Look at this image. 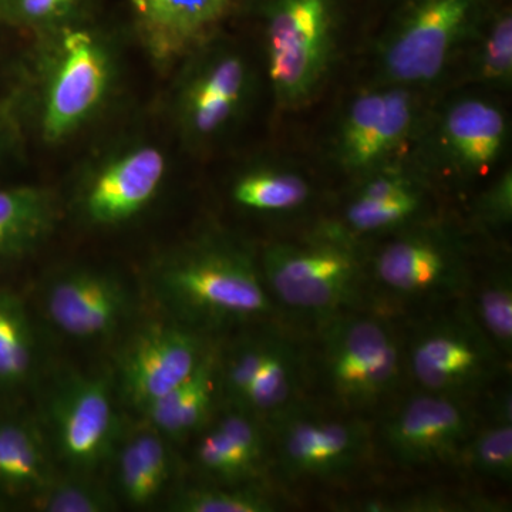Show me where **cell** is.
<instances>
[{
  "label": "cell",
  "mask_w": 512,
  "mask_h": 512,
  "mask_svg": "<svg viewBox=\"0 0 512 512\" xmlns=\"http://www.w3.org/2000/svg\"><path fill=\"white\" fill-rule=\"evenodd\" d=\"M175 70L170 97L175 131L191 151L211 150L251 109L256 89L251 60L220 30L188 52Z\"/></svg>",
  "instance_id": "obj_6"
},
{
  "label": "cell",
  "mask_w": 512,
  "mask_h": 512,
  "mask_svg": "<svg viewBox=\"0 0 512 512\" xmlns=\"http://www.w3.org/2000/svg\"><path fill=\"white\" fill-rule=\"evenodd\" d=\"M141 46L160 69H174L195 46L220 32L239 0H127Z\"/></svg>",
  "instance_id": "obj_19"
},
{
  "label": "cell",
  "mask_w": 512,
  "mask_h": 512,
  "mask_svg": "<svg viewBox=\"0 0 512 512\" xmlns=\"http://www.w3.org/2000/svg\"><path fill=\"white\" fill-rule=\"evenodd\" d=\"M33 116L40 140L62 146L92 126L120 82L116 37L94 18L36 33Z\"/></svg>",
  "instance_id": "obj_2"
},
{
  "label": "cell",
  "mask_w": 512,
  "mask_h": 512,
  "mask_svg": "<svg viewBox=\"0 0 512 512\" xmlns=\"http://www.w3.org/2000/svg\"><path fill=\"white\" fill-rule=\"evenodd\" d=\"M457 463L468 470L498 483L512 481V402L504 392L495 400L491 417L484 426L474 429L464 444Z\"/></svg>",
  "instance_id": "obj_28"
},
{
  "label": "cell",
  "mask_w": 512,
  "mask_h": 512,
  "mask_svg": "<svg viewBox=\"0 0 512 512\" xmlns=\"http://www.w3.org/2000/svg\"><path fill=\"white\" fill-rule=\"evenodd\" d=\"M9 0H0V18L3 19V15H5L6 8H8Z\"/></svg>",
  "instance_id": "obj_35"
},
{
  "label": "cell",
  "mask_w": 512,
  "mask_h": 512,
  "mask_svg": "<svg viewBox=\"0 0 512 512\" xmlns=\"http://www.w3.org/2000/svg\"><path fill=\"white\" fill-rule=\"evenodd\" d=\"M426 93L396 84L372 83L350 97L332 136V157L356 180L406 161L426 117Z\"/></svg>",
  "instance_id": "obj_10"
},
{
  "label": "cell",
  "mask_w": 512,
  "mask_h": 512,
  "mask_svg": "<svg viewBox=\"0 0 512 512\" xmlns=\"http://www.w3.org/2000/svg\"><path fill=\"white\" fill-rule=\"evenodd\" d=\"M96 0H9L3 19L35 33L93 18Z\"/></svg>",
  "instance_id": "obj_32"
},
{
  "label": "cell",
  "mask_w": 512,
  "mask_h": 512,
  "mask_svg": "<svg viewBox=\"0 0 512 512\" xmlns=\"http://www.w3.org/2000/svg\"><path fill=\"white\" fill-rule=\"evenodd\" d=\"M229 200L249 214L292 218L316 200V184L298 165L262 161L239 170L229 184Z\"/></svg>",
  "instance_id": "obj_22"
},
{
  "label": "cell",
  "mask_w": 512,
  "mask_h": 512,
  "mask_svg": "<svg viewBox=\"0 0 512 512\" xmlns=\"http://www.w3.org/2000/svg\"><path fill=\"white\" fill-rule=\"evenodd\" d=\"M221 397L229 407L272 421L305 403L308 365L291 336L268 330L220 349Z\"/></svg>",
  "instance_id": "obj_12"
},
{
  "label": "cell",
  "mask_w": 512,
  "mask_h": 512,
  "mask_svg": "<svg viewBox=\"0 0 512 512\" xmlns=\"http://www.w3.org/2000/svg\"><path fill=\"white\" fill-rule=\"evenodd\" d=\"M493 0H367L363 20L375 23L376 83L417 92L450 79L461 50Z\"/></svg>",
  "instance_id": "obj_4"
},
{
  "label": "cell",
  "mask_w": 512,
  "mask_h": 512,
  "mask_svg": "<svg viewBox=\"0 0 512 512\" xmlns=\"http://www.w3.org/2000/svg\"><path fill=\"white\" fill-rule=\"evenodd\" d=\"M211 346L207 333L178 320L150 323L121 350L117 366L121 397L141 412L183 383Z\"/></svg>",
  "instance_id": "obj_16"
},
{
  "label": "cell",
  "mask_w": 512,
  "mask_h": 512,
  "mask_svg": "<svg viewBox=\"0 0 512 512\" xmlns=\"http://www.w3.org/2000/svg\"><path fill=\"white\" fill-rule=\"evenodd\" d=\"M470 311L485 338L504 359L512 355V276L507 266L485 275L474 291Z\"/></svg>",
  "instance_id": "obj_30"
},
{
  "label": "cell",
  "mask_w": 512,
  "mask_h": 512,
  "mask_svg": "<svg viewBox=\"0 0 512 512\" xmlns=\"http://www.w3.org/2000/svg\"><path fill=\"white\" fill-rule=\"evenodd\" d=\"M164 439L150 427L137 431L121 446L117 481L128 503L137 507L153 504L170 481L171 454Z\"/></svg>",
  "instance_id": "obj_27"
},
{
  "label": "cell",
  "mask_w": 512,
  "mask_h": 512,
  "mask_svg": "<svg viewBox=\"0 0 512 512\" xmlns=\"http://www.w3.org/2000/svg\"><path fill=\"white\" fill-rule=\"evenodd\" d=\"M53 478L40 431L28 421H0V490L35 495Z\"/></svg>",
  "instance_id": "obj_26"
},
{
  "label": "cell",
  "mask_w": 512,
  "mask_h": 512,
  "mask_svg": "<svg viewBox=\"0 0 512 512\" xmlns=\"http://www.w3.org/2000/svg\"><path fill=\"white\" fill-rule=\"evenodd\" d=\"M276 464L289 481L346 476L370 450L369 426L355 417L330 416L306 403L271 424Z\"/></svg>",
  "instance_id": "obj_14"
},
{
  "label": "cell",
  "mask_w": 512,
  "mask_h": 512,
  "mask_svg": "<svg viewBox=\"0 0 512 512\" xmlns=\"http://www.w3.org/2000/svg\"><path fill=\"white\" fill-rule=\"evenodd\" d=\"M113 393L104 376H69L53 390L50 429L60 457L74 470L92 471L113 453L120 429Z\"/></svg>",
  "instance_id": "obj_17"
},
{
  "label": "cell",
  "mask_w": 512,
  "mask_h": 512,
  "mask_svg": "<svg viewBox=\"0 0 512 512\" xmlns=\"http://www.w3.org/2000/svg\"><path fill=\"white\" fill-rule=\"evenodd\" d=\"M365 245L329 221L301 238L268 242L258 261L269 295L316 325L357 311L369 285Z\"/></svg>",
  "instance_id": "obj_5"
},
{
  "label": "cell",
  "mask_w": 512,
  "mask_h": 512,
  "mask_svg": "<svg viewBox=\"0 0 512 512\" xmlns=\"http://www.w3.org/2000/svg\"><path fill=\"white\" fill-rule=\"evenodd\" d=\"M474 220L485 231L498 232L512 222V170L504 165L491 177L490 183L476 198Z\"/></svg>",
  "instance_id": "obj_34"
},
{
  "label": "cell",
  "mask_w": 512,
  "mask_h": 512,
  "mask_svg": "<svg viewBox=\"0 0 512 512\" xmlns=\"http://www.w3.org/2000/svg\"><path fill=\"white\" fill-rule=\"evenodd\" d=\"M178 512H272L281 508L264 484H205L185 488L170 504Z\"/></svg>",
  "instance_id": "obj_31"
},
{
  "label": "cell",
  "mask_w": 512,
  "mask_h": 512,
  "mask_svg": "<svg viewBox=\"0 0 512 512\" xmlns=\"http://www.w3.org/2000/svg\"><path fill=\"white\" fill-rule=\"evenodd\" d=\"M353 181L336 220L329 221L350 238L367 244L427 218L429 184L400 161Z\"/></svg>",
  "instance_id": "obj_18"
},
{
  "label": "cell",
  "mask_w": 512,
  "mask_h": 512,
  "mask_svg": "<svg viewBox=\"0 0 512 512\" xmlns=\"http://www.w3.org/2000/svg\"><path fill=\"white\" fill-rule=\"evenodd\" d=\"M367 251L370 281L394 302L450 298L470 286L463 239L426 220L375 239Z\"/></svg>",
  "instance_id": "obj_9"
},
{
  "label": "cell",
  "mask_w": 512,
  "mask_h": 512,
  "mask_svg": "<svg viewBox=\"0 0 512 512\" xmlns=\"http://www.w3.org/2000/svg\"><path fill=\"white\" fill-rule=\"evenodd\" d=\"M168 170L163 147L146 138H127L84 165L74 187V210L90 227H120L156 201Z\"/></svg>",
  "instance_id": "obj_11"
},
{
  "label": "cell",
  "mask_w": 512,
  "mask_h": 512,
  "mask_svg": "<svg viewBox=\"0 0 512 512\" xmlns=\"http://www.w3.org/2000/svg\"><path fill=\"white\" fill-rule=\"evenodd\" d=\"M508 143L504 107L484 93H460L429 107L407 161L429 184H473L500 170Z\"/></svg>",
  "instance_id": "obj_7"
},
{
  "label": "cell",
  "mask_w": 512,
  "mask_h": 512,
  "mask_svg": "<svg viewBox=\"0 0 512 512\" xmlns=\"http://www.w3.org/2000/svg\"><path fill=\"white\" fill-rule=\"evenodd\" d=\"M37 510L46 512H104L113 510L109 494L99 487L80 480H56V477L33 495Z\"/></svg>",
  "instance_id": "obj_33"
},
{
  "label": "cell",
  "mask_w": 512,
  "mask_h": 512,
  "mask_svg": "<svg viewBox=\"0 0 512 512\" xmlns=\"http://www.w3.org/2000/svg\"><path fill=\"white\" fill-rule=\"evenodd\" d=\"M59 214V200L49 188H0V265L22 258L49 238Z\"/></svg>",
  "instance_id": "obj_25"
},
{
  "label": "cell",
  "mask_w": 512,
  "mask_h": 512,
  "mask_svg": "<svg viewBox=\"0 0 512 512\" xmlns=\"http://www.w3.org/2000/svg\"><path fill=\"white\" fill-rule=\"evenodd\" d=\"M151 285L174 320L205 333L268 322L278 309L258 254L222 234L201 235L161 256Z\"/></svg>",
  "instance_id": "obj_1"
},
{
  "label": "cell",
  "mask_w": 512,
  "mask_h": 512,
  "mask_svg": "<svg viewBox=\"0 0 512 512\" xmlns=\"http://www.w3.org/2000/svg\"><path fill=\"white\" fill-rule=\"evenodd\" d=\"M320 370L333 399L349 412L376 406L397 389L404 349L380 316L343 313L319 325Z\"/></svg>",
  "instance_id": "obj_8"
},
{
  "label": "cell",
  "mask_w": 512,
  "mask_h": 512,
  "mask_svg": "<svg viewBox=\"0 0 512 512\" xmlns=\"http://www.w3.org/2000/svg\"><path fill=\"white\" fill-rule=\"evenodd\" d=\"M367 0H239L255 26L276 106L305 109L325 89L339 46Z\"/></svg>",
  "instance_id": "obj_3"
},
{
  "label": "cell",
  "mask_w": 512,
  "mask_h": 512,
  "mask_svg": "<svg viewBox=\"0 0 512 512\" xmlns=\"http://www.w3.org/2000/svg\"><path fill=\"white\" fill-rule=\"evenodd\" d=\"M488 92H507L512 84V2L493 0L461 50L453 73Z\"/></svg>",
  "instance_id": "obj_24"
},
{
  "label": "cell",
  "mask_w": 512,
  "mask_h": 512,
  "mask_svg": "<svg viewBox=\"0 0 512 512\" xmlns=\"http://www.w3.org/2000/svg\"><path fill=\"white\" fill-rule=\"evenodd\" d=\"M476 426L470 400L419 390L383 424L382 441L402 467L457 463Z\"/></svg>",
  "instance_id": "obj_15"
},
{
  "label": "cell",
  "mask_w": 512,
  "mask_h": 512,
  "mask_svg": "<svg viewBox=\"0 0 512 512\" xmlns=\"http://www.w3.org/2000/svg\"><path fill=\"white\" fill-rule=\"evenodd\" d=\"M220 397V348L212 345L183 383L140 413L165 439L183 440L207 427Z\"/></svg>",
  "instance_id": "obj_23"
},
{
  "label": "cell",
  "mask_w": 512,
  "mask_h": 512,
  "mask_svg": "<svg viewBox=\"0 0 512 512\" xmlns=\"http://www.w3.org/2000/svg\"><path fill=\"white\" fill-rule=\"evenodd\" d=\"M35 335L25 303L0 291V387L13 389L29 379L35 363Z\"/></svg>",
  "instance_id": "obj_29"
},
{
  "label": "cell",
  "mask_w": 512,
  "mask_h": 512,
  "mask_svg": "<svg viewBox=\"0 0 512 512\" xmlns=\"http://www.w3.org/2000/svg\"><path fill=\"white\" fill-rule=\"evenodd\" d=\"M264 421L227 407L200 431L195 464L212 484H259L268 467L269 441Z\"/></svg>",
  "instance_id": "obj_21"
},
{
  "label": "cell",
  "mask_w": 512,
  "mask_h": 512,
  "mask_svg": "<svg viewBox=\"0 0 512 512\" xmlns=\"http://www.w3.org/2000/svg\"><path fill=\"white\" fill-rule=\"evenodd\" d=\"M501 357L466 309L414 332L404 365L419 390L471 400L493 382Z\"/></svg>",
  "instance_id": "obj_13"
},
{
  "label": "cell",
  "mask_w": 512,
  "mask_h": 512,
  "mask_svg": "<svg viewBox=\"0 0 512 512\" xmlns=\"http://www.w3.org/2000/svg\"><path fill=\"white\" fill-rule=\"evenodd\" d=\"M47 318L69 338L96 340L119 329L130 312L126 286L109 272L72 269L57 275L45 292Z\"/></svg>",
  "instance_id": "obj_20"
},
{
  "label": "cell",
  "mask_w": 512,
  "mask_h": 512,
  "mask_svg": "<svg viewBox=\"0 0 512 512\" xmlns=\"http://www.w3.org/2000/svg\"><path fill=\"white\" fill-rule=\"evenodd\" d=\"M500 2H512V0H500Z\"/></svg>",
  "instance_id": "obj_36"
}]
</instances>
